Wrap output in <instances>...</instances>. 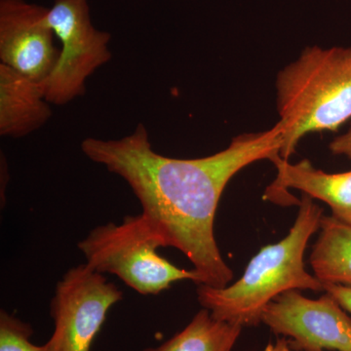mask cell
<instances>
[{
    "mask_svg": "<svg viewBox=\"0 0 351 351\" xmlns=\"http://www.w3.org/2000/svg\"><path fill=\"white\" fill-rule=\"evenodd\" d=\"M283 131L278 122L267 131L242 134L223 151L195 159H178L152 149L147 127L114 140L87 138L82 151L130 186L143 216L195 265L198 284L225 288L232 280L215 239L214 223L226 184L256 161L280 156Z\"/></svg>",
    "mask_w": 351,
    "mask_h": 351,
    "instance_id": "6da1fadb",
    "label": "cell"
},
{
    "mask_svg": "<svg viewBox=\"0 0 351 351\" xmlns=\"http://www.w3.org/2000/svg\"><path fill=\"white\" fill-rule=\"evenodd\" d=\"M299 207L287 237L261 249L239 280L225 288L198 285V302L214 318L243 328L258 326L265 307L279 295L291 290L324 291L304 262L307 243L320 228L323 210L306 195Z\"/></svg>",
    "mask_w": 351,
    "mask_h": 351,
    "instance_id": "7a4b0ae2",
    "label": "cell"
},
{
    "mask_svg": "<svg viewBox=\"0 0 351 351\" xmlns=\"http://www.w3.org/2000/svg\"><path fill=\"white\" fill-rule=\"evenodd\" d=\"M280 156L289 160L302 138L336 131L351 119V46H308L276 77Z\"/></svg>",
    "mask_w": 351,
    "mask_h": 351,
    "instance_id": "3957f363",
    "label": "cell"
},
{
    "mask_svg": "<svg viewBox=\"0 0 351 351\" xmlns=\"http://www.w3.org/2000/svg\"><path fill=\"white\" fill-rule=\"evenodd\" d=\"M77 246L90 269L117 276L141 295L159 294L178 281L198 284L195 269H179L157 254L165 242L142 214L96 226Z\"/></svg>",
    "mask_w": 351,
    "mask_h": 351,
    "instance_id": "277c9868",
    "label": "cell"
},
{
    "mask_svg": "<svg viewBox=\"0 0 351 351\" xmlns=\"http://www.w3.org/2000/svg\"><path fill=\"white\" fill-rule=\"evenodd\" d=\"M47 21L61 48L56 66L41 86L48 103L64 106L83 96L88 77L112 59V36L94 27L89 0H55Z\"/></svg>",
    "mask_w": 351,
    "mask_h": 351,
    "instance_id": "5b68a950",
    "label": "cell"
},
{
    "mask_svg": "<svg viewBox=\"0 0 351 351\" xmlns=\"http://www.w3.org/2000/svg\"><path fill=\"white\" fill-rule=\"evenodd\" d=\"M122 299L123 292L86 263L71 267L51 300L55 329L47 341L50 351H91L108 311Z\"/></svg>",
    "mask_w": 351,
    "mask_h": 351,
    "instance_id": "8992f818",
    "label": "cell"
},
{
    "mask_svg": "<svg viewBox=\"0 0 351 351\" xmlns=\"http://www.w3.org/2000/svg\"><path fill=\"white\" fill-rule=\"evenodd\" d=\"M262 323L294 351H351V318L328 293L318 300L283 293L265 307Z\"/></svg>",
    "mask_w": 351,
    "mask_h": 351,
    "instance_id": "52a82bcc",
    "label": "cell"
},
{
    "mask_svg": "<svg viewBox=\"0 0 351 351\" xmlns=\"http://www.w3.org/2000/svg\"><path fill=\"white\" fill-rule=\"evenodd\" d=\"M49 8L25 0H0V64L43 82L60 56Z\"/></svg>",
    "mask_w": 351,
    "mask_h": 351,
    "instance_id": "ba28073f",
    "label": "cell"
},
{
    "mask_svg": "<svg viewBox=\"0 0 351 351\" xmlns=\"http://www.w3.org/2000/svg\"><path fill=\"white\" fill-rule=\"evenodd\" d=\"M274 164L276 179L265 191V199L276 204L299 205L300 201L288 193V189H298L326 203L332 217L351 225V170L331 174L316 169L306 159L293 164L280 156Z\"/></svg>",
    "mask_w": 351,
    "mask_h": 351,
    "instance_id": "9c48e42d",
    "label": "cell"
},
{
    "mask_svg": "<svg viewBox=\"0 0 351 351\" xmlns=\"http://www.w3.org/2000/svg\"><path fill=\"white\" fill-rule=\"evenodd\" d=\"M52 117L41 83L0 64V135L19 138L38 131Z\"/></svg>",
    "mask_w": 351,
    "mask_h": 351,
    "instance_id": "30bf717a",
    "label": "cell"
},
{
    "mask_svg": "<svg viewBox=\"0 0 351 351\" xmlns=\"http://www.w3.org/2000/svg\"><path fill=\"white\" fill-rule=\"evenodd\" d=\"M319 230L311 255L314 276L323 284L351 287V225L323 216Z\"/></svg>",
    "mask_w": 351,
    "mask_h": 351,
    "instance_id": "8fae6325",
    "label": "cell"
},
{
    "mask_svg": "<svg viewBox=\"0 0 351 351\" xmlns=\"http://www.w3.org/2000/svg\"><path fill=\"white\" fill-rule=\"evenodd\" d=\"M243 327L216 319L203 308L162 345L141 351H232Z\"/></svg>",
    "mask_w": 351,
    "mask_h": 351,
    "instance_id": "7c38bea8",
    "label": "cell"
},
{
    "mask_svg": "<svg viewBox=\"0 0 351 351\" xmlns=\"http://www.w3.org/2000/svg\"><path fill=\"white\" fill-rule=\"evenodd\" d=\"M34 329L13 314L0 311V351H50L49 345L36 346L31 338Z\"/></svg>",
    "mask_w": 351,
    "mask_h": 351,
    "instance_id": "4fadbf2b",
    "label": "cell"
},
{
    "mask_svg": "<svg viewBox=\"0 0 351 351\" xmlns=\"http://www.w3.org/2000/svg\"><path fill=\"white\" fill-rule=\"evenodd\" d=\"M325 292L328 293L341 304L346 311L351 313V287L336 284H323Z\"/></svg>",
    "mask_w": 351,
    "mask_h": 351,
    "instance_id": "5bb4252c",
    "label": "cell"
},
{
    "mask_svg": "<svg viewBox=\"0 0 351 351\" xmlns=\"http://www.w3.org/2000/svg\"><path fill=\"white\" fill-rule=\"evenodd\" d=\"M329 149L336 156H343L351 159V125L345 134L332 141Z\"/></svg>",
    "mask_w": 351,
    "mask_h": 351,
    "instance_id": "9a60e30c",
    "label": "cell"
},
{
    "mask_svg": "<svg viewBox=\"0 0 351 351\" xmlns=\"http://www.w3.org/2000/svg\"><path fill=\"white\" fill-rule=\"evenodd\" d=\"M263 351H294L289 345L288 339L279 337L277 338L276 343L269 341V345L265 346Z\"/></svg>",
    "mask_w": 351,
    "mask_h": 351,
    "instance_id": "2e32d148",
    "label": "cell"
}]
</instances>
